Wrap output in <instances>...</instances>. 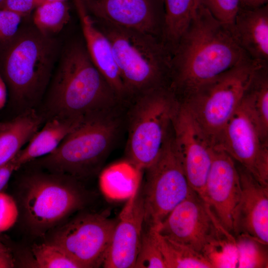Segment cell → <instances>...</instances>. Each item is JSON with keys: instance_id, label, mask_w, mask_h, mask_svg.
<instances>
[{"instance_id": "cell-32", "label": "cell", "mask_w": 268, "mask_h": 268, "mask_svg": "<svg viewBox=\"0 0 268 268\" xmlns=\"http://www.w3.org/2000/svg\"><path fill=\"white\" fill-rule=\"evenodd\" d=\"M22 18L14 12L0 8V45L6 43L16 35Z\"/></svg>"}, {"instance_id": "cell-37", "label": "cell", "mask_w": 268, "mask_h": 268, "mask_svg": "<svg viewBox=\"0 0 268 268\" xmlns=\"http://www.w3.org/2000/svg\"><path fill=\"white\" fill-rule=\"evenodd\" d=\"M7 86L6 83L0 75V110L5 105L7 100Z\"/></svg>"}, {"instance_id": "cell-14", "label": "cell", "mask_w": 268, "mask_h": 268, "mask_svg": "<svg viewBox=\"0 0 268 268\" xmlns=\"http://www.w3.org/2000/svg\"><path fill=\"white\" fill-rule=\"evenodd\" d=\"M87 12L97 20L148 33L161 39L163 0H81Z\"/></svg>"}, {"instance_id": "cell-26", "label": "cell", "mask_w": 268, "mask_h": 268, "mask_svg": "<svg viewBox=\"0 0 268 268\" xmlns=\"http://www.w3.org/2000/svg\"><path fill=\"white\" fill-rule=\"evenodd\" d=\"M140 171L129 161L114 164L101 174V187L104 191L127 190L132 194L139 186Z\"/></svg>"}, {"instance_id": "cell-7", "label": "cell", "mask_w": 268, "mask_h": 268, "mask_svg": "<svg viewBox=\"0 0 268 268\" xmlns=\"http://www.w3.org/2000/svg\"><path fill=\"white\" fill-rule=\"evenodd\" d=\"M268 63L247 60L205 84L186 100L188 108L214 145L239 107L257 69Z\"/></svg>"}, {"instance_id": "cell-17", "label": "cell", "mask_w": 268, "mask_h": 268, "mask_svg": "<svg viewBox=\"0 0 268 268\" xmlns=\"http://www.w3.org/2000/svg\"><path fill=\"white\" fill-rule=\"evenodd\" d=\"M241 195L232 215L234 236H250L268 244V186L260 183L241 165Z\"/></svg>"}, {"instance_id": "cell-29", "label": "cell", "mask_w": 268, "mask_h": 268, "mask_svg": "<svg viewBox=\"0 0 268 268\" xmlns=\"http://www.w3.org/2000/svg\"><path fill=\"white\" fill-rule=\"evenodd\" d=\"M157 229L148 227L143 232L134 268H166Z\"/></svg>"}, {"instance_id": "cell-10", "label": "cell", "mask_w": 268, "mask_h": 268, "mask_svg": "<svg viewBox=\"0 0 268 268\" xmlns=\"http://www.w3.org/2000/svg\"><path fill=\"white\" fill-rule=\"evenodd\" d=\"M117 220L102 213L80 214L59 228L50 243L62 248L81 268L102 266Z\"/></svg>"}, {"instance_id": "cell-40", "label": "cell", "mask_w": 268, "mask_h": 268, "mask_svg": "<svg viewBox=\"0 0 268 268\" xmlns=\"http://www.w3.org/2000/svg\"><path fill=\"white\" fill-rule=\"evenodd\" d=\"M3 0H0V4L2 2V1H3Z\"/></svg>"}, {"instance_id": "cell-6", "label": "cell", "mask_w": 268, "mask_h": 268, "mask_svg": "<svg viewBox=\"0 0 268 268\" xmlns=\"http://www.w3.org/2000/svg\"><path fill=\"white\" fill-rule=\"evenodd\" d=\"M133 100L128 113L126 154L128 161L141 171L160 154L180 102L168 85L145 91Z\"/></svg>"}, {"instance_id": "cell-15", "label": "cell", "mask_w": 268, "mask_h": 268, "mask_svg": "<svg viewBox=\"0 0 268 268\" xmlns=\"http://www.w3.org/2000/svg\"><path fill=\"white\" fill-rule=\"evenodd\" d=\"M239 172L233 159L214 146L203 200L221 225L233 234L232 215L241 195Z\"/></svg>"}, {"instance_id": "cell-11", "label": "cell", "mask_w": 268, "mask_h": 268, "mask_svg": "<svg viewBox=\"0 0 268 268\" xmlns=\"http://www.w3.org/2000/svg\"><path fill=\"white\" fill-rule=\"evenodd\" d=\"M157 231L161 235L202 254L210 243L227 230L205 201L191 189L187 197L158 226Z\"/></svg>"}, {"instance_id": "cell-8", "label": "cell", "mask_w": 268, "mask_h": 268, "mask_svg": "<svg viewBox=\"0 0 268 268\" xmlns=\"http://www.w3.org/2000/svg\"><path fill=\"white\" fill-rule=\"evenodd\" d=\"M50 173L30 175L23 184L25 217L37 232L46 231L81 208L86 201L85 192L75 178Z\"/></svg>"}, {"instance_id": "cell-22", "label": "cell", "mask_w": 268, "mask_h": 268, "mask_svg": "<svg viewBox=\"0 0 268 268\" xmlns=\"http://www.w3.org/2000/svg\"><path fill=\"white\" fill-rule=\"evenodd\" d=\"M242 101L262 138L268 140V64L257 69Z\"/></svg>"}, {"instance_id": "cell-16", "label": "cell", "mask_w": 268, "mask_h": 268, "mask_svg": "<svg viewBox=\"0 0 268 268\" xmlns=\"http://www.w3.org/2000/svg\"><path fill=\"white\" fill-rule=\"evenodd\" d=\"M143 225V198L139 186L128 198L119 214L103 261V268H134Z\"/></svg>"}, {"instance_id": "cell-19", "label": "cell", "mask_w": 268, "mask_h": 268, "mask_svg": "<svg viewBox=\"0 0 268 268\" xmlns=\"http://www.w3.org/2000/svg\"><path fill=\"white\" fill-rule=\"evenodd\" d=\"M226 27L238 46L252 60L268 63V5L240 6L232 23Z\"/></svg>"}, {"instance_id": "cell-5", "label": "cell", "mask_w": 268, "mask_h": 268, "mask_svg": "<svg viewBox=\"0 0 268 268\" xmlns=\"http://www.w3.org/2000/svg\"><path fill=\"white\" fill-rule=\"evenodd\" d=\"M119 110L86 119L54 151L37 162L50 172L75 179L93 174L100 167L118 135L122 124Z\"/></svg>"}, {"instance_id": "cell-3", "label": "cell", "mask_w": 268, "mask_h": 268, "mask_svg": "<svg viewBox=\"0 0 268 268\" xmlns=\"http://www.w3.org/2000/svg\"><path fill=\"white\" fill-rule=\"evenodd\" d=\"M3 44L6 46L1 72L11 101L22 111L33 108L50 81L57 51L56 43L35 27L19 29Z\"/></svg>"}, {"instance_id": "cell-9", "label": "cell", "mask_w": 268, "mask_h": 268, "mask_svg": "<svg viewBox=\"0 0 268 268\" xmlns=\"http://www.w3.org/2000/svg\"><path fill=\"white\" fill-rule=\"evenodd\" d=\"M146 170L142 193L144 225L158 227L191 189L174 143L172 127L158 157Z\"/></svg>"}, {"instance_id": "cell-20", "label": "cell", "mask_w": 268, "mask_h": 268, "mask_svg": "<svg viewBox=\"0 0 268 268\" xmlns=\"http://www.w3.org/2000/svg\"><path fill=\"white\" fill-rule=\"evenodd\" d=\"M84 121L69 117L50 118L42 128L30 139L26 146L14 157L18 168L52 152L65 137Z\"/></svg>"}, {"instance_id": "cell-39", "label": "cell", "mask_w": 268, "mask_h": 268, "mask_svg": "<svg viewBox=\"0 0 268 268\" xmlns=\"http://www.w3.org/2000/svg\"><path fill=\"white\" fill-rule=\"evenodd\" d=\"M0 251L9 252L7 248L0 241Z\"/></svg>"}, {"instance_id": "cell-31", "label": "cell", "mask_w": 268, "mask_h": 268, "mask_svg": "<svg viewBox=\"0 0 268 268\" xmlns=\"http://www.w3.org/2000/svg\"><path fill=\"white\" fill-rule=\"evenodd\" d=\"M18 209L13 198L0 192V232L8 230L15 223Z\"/></svg>"}, {"instance_id": "cell-36", "label": "cell", "mask_w": 268, "mask_h": 268, "mask_svg": "<svg viewBox=\"0 0 268 268\" xmlns=\"http://www.w3.org/2000/svg\"><path fill=\"white\" fill-rule=\"evenodd\" d=\"M268 0H240V6L255 8L268 4Z\"/></svg>"}, {"instance_id": "cell-25", "label": "cell", "mask_w": 268, "mask_h": 268, "mask_svg": "<svg viewBox=\"0 0 268 268\" xmlns=\"http://www.w3.org/2000/svg\"><path fill=\"white\" fill-rule=\"evenodd\" d=\"M35 9L33 15L35 27L45 35L59 32L70 19L67 1L43 3Z\"/></svg>"}, {"instance_id": "cell-28", "label": "cell", "mask_w": 268, "mask_h": 268, "mask_svg": "<svg viewBox=\"0 0 268 268\" xmlns=\"http://www.w3.org/2000/svg\"><path fill=\"white\" fill-rule=\"evenodd\" d=\"M32 252L38 268H81L62 248L50 242L34 245Z\"/></svg>"}, {"instance_id": "cell-12", "label": "cell", "mask_w": 268, "mask_h": 268, "mask_svg": "<svg viewBox=\"0 0 268 268\" xmlns=\"http://www.w3.org/2000/svg\"><path fill=\"white\" fill-rule=\"evenodd\" d=\"M236 161L260 183L268 186V140H265L242 100L214 145Z\"/></svg>"}, {"instance_id": "cell-30", "label": "cell", "mask_w": 268, "mask_h": 268, "mask_svg": "<svg viewBox=\"0 0 268 268\" xmlns=\"http://www.w3.org/2000/svg\"><path fill=\"white\" fill-rule=\"evenodd\" d=\"M225 26L230 25L240 6V0H198Z\"/></svg>"}, {"instance_id": "cell-27", "label": "cell", "mask_w": 268, "mask_h": 268, "mask_svg": "<svg viewBox=\"0 0 268 268\" xmlns=\"http://www.w3.org/2000/svg\"><path fill=\"white\" fill-rule=\"evenodd\" d=\"M237 248L236 268H268L267 244L250 236H235Z\"/></svg>"}, {"instance_id": "cell-35", "label": "cell", "mask_w": 268, "mask_h": 268, "mask_svg": "<svg viewBox=\"0 0 268 268\" xmlns=\"http://www.w3.org/2000/svg\"><path fill=\"white\" fill-rule=\"evenodd\" d=\"M14 260L9 252L0 251V268L14 267Z\"/></svg>"}, {"instance_id": "cell-23", "label": "cell", "mask_w": 268, "mask_h": 268, "mask_svg": "<svg viewBox=\"0 0 268 268\" xmlns=\"http://www.w3.org/2000/svg\"><path fill=\"white\" fill-rule=\"evenodd\" d=\"M164 16L161 39L171 54L191 20L197 0H163Z\"/></svg>"}, {"instance_id": "cell-1", "label": "cell", "mask_w": 268, "mask_h": 268, "mask_svg": "<svg viewBox=\"0 0 268 268\" xmlns=\"http://www.w3.org/2000/svg\"><path fill=\"white\" fill-rule=\"evenodd\" d=\"M250 59L226 26L197 0L192 18L171 55L169 87L183 102Z\"/></svg>"}, {"instance_id": "cell-24", "label": "cell", "mask_w": 268, "mask_h": 268, "mask_svg": "<svg viewBox=\"0 0 268 268\" xmlns=\"http://www.w3.org/2000/svg\"><path fill=\"white\" fill-rule=\"evenodd\" d=\"M158 238L166 268H212L202 254L158 232Z\"/></svg>"}, {"instance_id": "cell-13", "label": "cell", "mask_w": 268, "mask_h": 268, "mask_svg": "<svg viewBox=\"0 0 268 268\" xmlns=\"http://www.w3.org/2000/svg\"><path fill=\"white\" fill-rule=\"evenodd\" d=\"M172 133L189 185L203 200L214 145L188 108L180 102L173 120Z\"/></svg>"}, {"instance_id": "cell-4", "label": "cell", "mask_w": 268, "mask_h": 268, "mask_svg": "<svg viewBox=\"0 0 268 268\" xmlns=\"http://www.w3.org/2000/svg\"><path fill=\"white\" fill-rule=\"evenodd\" d=\"M98 21L111 44L128 98L169 85L171 53L160 38Z\"/></svg>"}, {"instance_id": "cell-18", "label": "cell", "mask_w": 268, "mask_h": 268, "mask_svg": "<svg viewBox=\"0 0 268 268\" xmlns=\"http://www.w3.org/2000/svg\"><path fill=\"white\" fill-rule=\"evenodd\" d=\"M74 0L85 47L91 61L120 99L126 100L128 95L109 39L95 24L81 0Z\"/></svg>"}, {"instance_id": "cell-2", "label": "cell", "mask_w": 268, "mask_h": 268, "mask_svg": "<svg viewBox=\"0 0 268 268\" xmlns=\"http://www.w3.org/2000/svg\"><path fill=\"white\" fill-rule=\"evenodd\" d=\"M123 102L95 66L85 46L73 43L66 49L46 103L50 118L85 120L118 109Z\"/></svg>"}, {"instance_id": "cell-21", "label": "cell", "mask_w": 268, "mask_h": 268, "mask_svg": "<svg viewBox=\"0 0 268 268\" xmlns=\"http://www.w3.org/2000/svg\"><path fill=\"white\" fill-rule=\"evenodd\" d=\"M43 116L30 108L0 122V167L13 159L39 130Z\"/></svg>"}, {"instance_id": "cell-33", "label": "cell", "mask_w": 268, "mask_h": 268, "mask_svg": "<svg viewBox=\"0 0 268 268\" xmlns=\"http://www.w3.org/2000/svg\"><path fill=\"white\" fill-rule=\"evenodd\" d=\"M38 5L37 0H3L0 4V8L11 11L23 17Z\"/></svg>"}, {"instance_id": "cell-38", "label": "cell", "mask_w": 268, "mask_h": 268, "mask_svg": "<svg viewBox=\"0 0 268 268\" xmlns=\"http://www.w3.org/2000/svg\"><path fill=\"white\" fill-rule=\"evenodd\" d=\"M67 0H37L38 5L41 3L55 1H66Z\"/></svg>"}, {"instance_id": "cell-34", "label": "cell", "mask_w": 268, "mask_h": 268, "mask_svg": "<svg viewBox=\"0 0 268 268\" xmlns=\"http://www.w3.org/2000/svg\"><path fill=\"white\" fill-rule=\"evenodd\" d=\"M18 169L14 157L0 167V192L6 185L13 172Z\"/></svg>"}]
</instances>
